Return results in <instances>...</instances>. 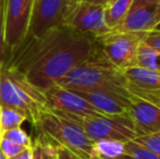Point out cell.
<instances>
[{"label":"cell","instance_id":"6da1fadb","mask_svg":"<svg viewBox=\"0 0 160 159\" xmlns=\"http://www.w3.org/2000/svg\"><path fill=\"white\" fill-rule=\"evenodd\" d=\"M97 40L60 25L35 37H25L13 50L6 51L3 67L23 74L46 91L97 49Z\"/></svg>","mask_w":160,"mask_h":159},{"label":"cell","instance_id":"7a4b0ae2","mask_svg":"<svg viewBox=\"0 0 160 159\" xmlns=\"http://www.w3.org/2000/svg\"><path fill=\"white\" fill-rule=\"evenodd\" d=\"M56 84L71 91L107 88L123 95H131L127 89V79L123 72L105 57L99 46Z\"/></svg>","mask_w":160,"mask_h":159},{"label":"cell","instance_id":"3957f363","mask_svg":"<svg viewBox=\"0 0 160 159\" xmlns=\"http://www.w3.org/2000/svg\"><path fill=\"white\" fill-rule=\"evenodd\" d=\"M0 106L10 107L24 113L34 125L47 109L45 92L31 83L23 74L2 67L0 74Z\"/></svg>","mask_w":160,"mask_h":159},{"label":"cell","instance_id":"277c9868","mask_svg":"<svg viewBox=\"0 0 160 159\" xmlns=\"http://www.w3.org/2000/svg\"><path fill=\"white\" fill-rule=\"evenodd\" d=\"M40 134L83 159H91L94 142L85 134L81 125L61 113L47 108L34 124Z\"/></svg>","mask_w":160,"mask_h":159},{"label":"cell","instance_id":"5b68a950","mask_svg":"<svg viewBox=\"0 0 160 159\" xmlns=\"http://www.w3.org/2000/svg\"><path fill=\"white\" fill-rule=\"evenodd\" d=\"M61 115L81 125L85 134L93 142L116 141V142L127 143L128 141H133L137 136L134 123L128 115L108 116L102 113L88 116L65 115V113Z\"/></svg>","mask_w":160,"mask_h":159},{"label":"cell","instance_id":"8992f818","mask_svg":"<svg viewBox=\"0 0 160 159\" xmlns=\"http://www.w3.org/2000/svg\"><path fill=\"white\" fill-rule=\"evenodd\" d=\"M147 33L110 31L96 40L105 57L116 68L123 71L136 67L137 49Z\"/></svg>","mask_w":160,"mask_h":159},{"label":"cell","instance_id":"52a82bcc","mask_svg":"<svg viewBox=\"0 0 160 159\" xmlns=\"http://www.w3.org/2000/svg\"><path fill=\"white\" fill-rule=\"evenodd\" d=\"M103 12L102 4L80 0L69 11L63 25L97 39L111 31L105 22Z\"/></svg>","mask_w":160,"mask_h":159},{"label":"cell","instance_id":"ba28073f","mask_svg":"<svg viewBox=\"0 0 160 159\" xmlns=\"http://www.w3.org/2000/svg\"><path fill=\"white\" fill-rule=\"evenodd\" d=\"M80 0H34L26 37H35L63 25L71 8Z\"/></svg>","mask_w":160,"mask_h":159},{"label":"cell","instance_id":"9c48e42d","mask_svg":"<svg viewBox=\"0 0 160 159\" xmlns=\"http://www.w3.org/2000/svg\"><path fill=\"white\" fill-rule=\"evenodd\" d=\"M34 0H4L6 51L13 50L26 37Z\"/></svg>","mask_w":160,"mask_h":159},{"label":"cell","instance_id":"30bf717a","mask_svg":"<svg viewBox=\"0 0 160 159\" xmlns=\"http://www.w3.org/2000/svg\"><path fill=\"white\" fill-rule=\"evenodd\" d=\"M160 22V0H133L121 24L113 31L150 32Z\"/></svg>","mask_w":160,"mask_h":159},{"label":"cell","instance_id":"8fae6325","mask_svg":"<svg viewBox=\"0 0 160 159\" xmlns=\"http://www.w3.org/2000/svg\"><path fill=\"white\" fill-rule=\"evenodd\" d=\"M127 89L132 95L160 107V72L132 67L122 71Z\"/></svg>","mask_w":160,"mask_h":159},{"label":"cell","instance_id":"7c38bea8","mask_svg":"<svg viewBox=\"0 0 160 159\" xmlns=\"http://www.w3.org/2000/svg\"><path fill=\"white\" fill-rule=\"evenodd\" d=\"M45 92L47 108L65 115L88 116L100 113L88 102L78 96L73 91L55 84Z\"/></svg>","mask_w":160,"mask_h":159},{"label":"cell","instance_id":"4fadbf2b","mask_svg":"<svg viewBox=\"0 0 160 159\" xmlns=\"http://www.w3.org/2000/svg\"><path fill=\"white\" fill-rule=\"evenodd\" d=\"M73 92L88 102L102 115H128L131 95H123L107 88Z\"/></svg>","mask_w":160,"mask_h":159},{"label":"cell","instance_id":"5bb4252c","mask_svg":"<svg viewBox=\"0 0 160 159\" xmlns=\"http://www.w3.org/2000/svg\"><path fill=\"white\" fill-rule=\"evenodd\" d=\"M128 115L134 123L137 136L160 132V107L132 95Z\"/></svg>","mask_w":160,"mask_h":159},{"label":"cell","instance_id":"9a60e30c","mask_svg":"<svg viewBox=\"0 0 160 159\" xmlns=\"http://www.w3.org/2000/svg\"><path fill=\"white\" fill-rule=\"evenodd\" d=\"M133 0H112L105 4V22L111 31L116 30L123 21Z\"/></svg>","mask_w":160,"mask_h":159},{"label":"cell","instance_id":"2e32d148","mask_svg":"<svg viewBox=\"0 0 160 159\" xmlns=\"http://www.w3.org/2000/svg\"><path fill=\"white\" fill-rule=\"evenodd\" d=\"M31 148L32 159H58V144L44 134H38Z\"/></svg>","mask_w":160,"mask_h":159},{"label":"cell","instance_id":"e0dca14e","mask_svg":"<svg viewBox=\"0 0 160 159\" xmlns=\"http://www.w3.org/2000/svg\"><path fill=\"white\" fill-rule=\"evenodd\" d=\"M124 143L116 141L94 142L91 159H117L123 153Z\"/></svg>","mask_w":160,"mask_h":159},{"label":"cell","instance_id":"ac0fdd59","mask_svg":"<svg viewBox=\"0 0 160 159\" xmlns=\"http://www.w3.org/2000/svg\"><path fill=\"white\" fill-rule=\"evenodd\" d=\"M25 115L17 109L10 107L0 106V122H1L2 133L8 130L21 127L24 121H26Z\"/></svg>","mask_w":160,"mask_h":159},{"label":"cell","instance_id":"d6986e66","mask_svg":"<svg viewBox=\"0 0 160 159\" xmlns=\"http://www.w3.org/2000/svg\"><path fill=\"white\" fill-rule=\"evenodd\" d=\"M159 52L154 48L142 42L138 46L136 53V67L147 70L157 71V59Z\"/></svg>","mask_w":160,"mask_h":159},{"label":"cell","instance_id":"ffe728a7","mask_svg":"<svg viewBox=\"0 0 160 159\" xmlns=\"http://www.w3.org/2000/svg\"><path fill=\"white\" fill-rule=\"evenodd\" d=\"M117 159H160L159 156L152 153L134 141L124 143L123 153Z\"/></svg>","mask_w":160,"mask_h":159},{"label":"cell","instance_id":"44dd1931","mask_svg":"<svg viewBox=\"0 0 160 159\" xmlns=\"http://www.w3.org/2000/svg\"><path fill=\"white\" fill-rule=\"evenodd\" d=\"M1 138L8 140L12 143H15V144L22 145L24 147H32L33 145V140L31 138V136L24 130H22L21 127L4 131L2 133Z\"/></svg>","mask_w":160,"mask_h":159},{"label":"cell","instance_id":"7402d4cb","mask_svg":"<svg viewBox=\"0 0 160 159\" xmlns=\"http://www.w3.org/2000/svg\"><path fill=\"white\" fill-rule=\"evenodd\" d=\"M134 142L138 143L146 149H148L152 153L156 154L160 157V132L154 134H147V135L136 136L134 138Z\"/></svg>","mask_w":160,"mask_h":159},{"label":"cell","instance_id":"603a6c76","mask_svg":"<svg viewBox=\"0 0 160 159\" xmlns=\"http://www.w3.org/2000/svg\"><path fill=\"white\" fill-rule=\"evenodd\" d=\"M26 148H28V147H24L22 145L15 144V143H12L8 140H4V138L0 140V149H1L2 154L7 159L19 155L20 153H22Z\"/></svg>","mask_w":160,"mask_h":159},{"label":"cell","instance_id":"cb8c5ba5","mask_svg":"<svg viewBox=\"0 0 160 159\" xmlns=\"http://www.w3.org/2000/svg\"><path fill=\"white\" fill-rule=\"evenodd\" d=\"M6 42H4V0H0V74L3 66Z\"/></svg>","mask_w":160,"mask_h":159},{"label":"cell","instance_id":"d4e9b609","mask_svg":"<svg viewBox=\"0 0 160 159\" xmlns=\"http://www.w3.org/2000/svg\"><path fill=\"white\" fill-rule=\"evenodd\" d=\"M143 42L160 53V32L150 31V32H148L147 34H146Z\"/></svg>","mask_w":160,"mask_h":159},{"label":"cell","instance_id":"484cf974","mask_svg":"<svg viewBox=\"0 0 160 159\" xmlns=\"http://www.w3.org/2000/svg\"><path fill=\"white\" fill-rule=\"evenodd\" d=\"M58 159H83V158L78 157V156H76L72 152L68 151L67 148L58 145Z\"/></svg>","mask_w":160,"mask_h":159},{"label":"cell","instance_id":"4316f807","mask_svg":"<svg viewBox=\"0 0 160 159\" xmlns=\"http://www.w3.org/2000/svg\"><path fill=\"white\" fill-rule=\"evenodd\" d=\"M9 159H32V148L28 147V148L24 149L22 153H20L19 155L14 156L12 158H9Z\"/></svg>","mask_w":160,"mask_h":159},{"label":"cell","instance_id":"83f0119b","mask_svg":"<svg viewBox=\"0 0 160 159\" xmlns=\"http://www.w3.org/2000/svg\"><path fill=\"white\" fill-rule=\"evenodd\" d=\"M83 1H87V2H92V3L102 4V6H105V4L108 2V0H83Z\"/></svg>","mask_w":160,"mask_h":159},{"label":"cell","instance_id":"f1b7e54d","mask_svg":"<svg viewBox=\"0 0 160 159\" xmlns=\"http://www.w3.org/2000/svg\"><path fill=\"white\" fill-rule=\"evenodd\" d=\"M152 31H157V32H160V22H159L158 24H157V25H156V27H155Z\"/></svg>","mask_w":160,"mask_h":159},{"label":"cell","instance_id":"f546056e","mask_svg":"<svg viewBox=\"0 0 160 159\" xmlns=\"http://www.w3.org/2000/svg\"><path fill=\"white\" fill-rule=\"evenodd\" d=\"M0 159H7L6 157H4V155H3V154H2L1 149H0Z\"/></svg>","mask_w":160,"mask_h":159},{"label":"cell","instance_id":"4dcf8cb0","mask_svg":"<svg viewBox=\"0 0 160 159\" xmlns=\"http://www.w3.org/2000/svg\"><path fill=\"white\" fill-rule=\"evenodd\" d=\"M1 136H2V129H1V122H0V140H1Z\"/></svg>","mask_w":160,"mask_h":159},{"label":"cell","instance_id":"1f68e13d","mask_svg":"<svg viewBox=\"0 0 160 159\" xmlns=\"http://www.w3.org/2000/svg\"><path fill=\"white\" fill-rule=\"evenodd\" d=\"M110 1H112V0H108V2H110Z\"/></svg>","mask_w":160,"mask_h":159}]
</instances>
